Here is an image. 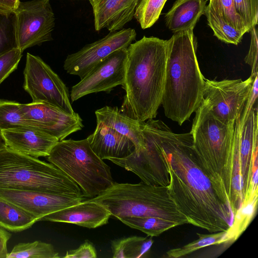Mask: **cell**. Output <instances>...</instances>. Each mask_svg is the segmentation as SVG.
<instances>
[{
  "mask_svg": "<svg viewBox=\"0 0 258 258\" xmlns=\"http://www.w3.org/2000/svg\"><path fill=\"white\" fill-rule=\"evenodd\" d=\"M165 161L168 193L189 224L210 233L227 231L234 216L206 174L190 133L176 134L162 120L150 119L142 126Z\"/></svg>",
  "mask_w": 258,
  "mask_h": 258,
  "instance_id": "6da1fadb",
  "label": "cell"
},
{
  "mask_svg": "<svg viewBox=\"0 0 258 258\" xmlns=\"http://www.w3.org/2000/svg\"><path fill=\"white\" fill-rule=\"evenodd\" d=\"M167 49V40L155 37L144 36L127 47L121 112L141 121L156 117L163 94Z\"/></svg>",
  "mask_w": 258,
  "mask_h": 258,
  "instance_id": "7a4b0ae2",
  "label": "cell"
},
{
  "mask_svg": "<svg viewBox=\"0 0 258 258\" xmlns=\"http://www.w3.org/2000/svg\"><path fill=\"white\" fill-rule=\"evenodd\" d=\"M194 29L174 33L168 41L161 104L165 116L181 125L201 104L205 78L196 55Z\"/></svg>",
  "mask_w": 258,
  "mask_h": 258,
  "instance_id": "3957f363",
  "label": "cell"
},
{
  "mask_svg": "<svg viewBox=\"0 0 258 258\" xmlns=\"http://www.w3.org/2000/svg\"><path fill=\"white\" fill-rule=\"evenodd\" d=\"M97 203L119 220L125 217L152 216L177 223L179 226L189 221L169 196L168 186L139 183L112 185L98 196L87 200Z\"/></svg>",
  "mask_w": 258,
  "mask_h": 258,
  "instance_id": "277c9868",
  "label": "cell"
},
{
  "mask_svg": "<svg viewBox=\"0 0 258 258\" xmlns=\"http://www.w3.org/2000/svg\"><path fill=\"white\" fill-rule=\"evenodd\" d=\"M0 189L83 197L78 185L52 163L8 147L0 150Z\"/></svg>",
  "mask_w": 258,
  "mask_h": 258,
  "instance_id": "5b68a950",
  "label": "cell"
},
{
  "mask_svg": "<svg viewBox=\"0 0 258 258\" xmlns=\"http://www.w3.org/2000/svg\"><path fill=\"white\" fill-rule=\"evenodd\" d=\"M46 158L78 185L85 198L98 196L114 182L110 167L94 153L87 138L59 141Z\"/></svg>",
  "mask_w": 258,
  "mask_h": 258,
  "instance_id": "8992f818",
  "label": "cell"
},
{
  "mask_svg": "<svg viewBox=\"0 0 258 258\" xmlns=\"http://www.w3.org/2000/svg\"><path fill=\"white\" fill-rule=\"evenodd\" d=\"M13 26L16 46L22 52L52 40L55 17L50 0L20 2L13 14Z\"/></svg>",
  "mask_w": 258,
  "mask_h": 258,
  "instance_id": "52a82bcc",
  "label": "cell"
},
{
  "mask_svg": "<svg viewBox=\"0 0 258 258\" xmlns=\"http://www.w3.org/2000/svg\"><path fill=\"white\" fill-rule=\"evenodd\" d=\"M23 88L32 102L48 103L74 114L68 88L59 77L40 57L26 54Z\"/></svg>",
  "mask_w": 258,
  "mask_h": 258,
  "instance_id": "ba28073f",
  "label": "cell"
},
{
  "mask_svg": "<svg viewBox=\"0 0 258 258\" xmlns=\"http://www.w3.org/2000/svg\"><path fill=\"white\" fill-rule=\"evenodd\" d=\"M210 80L205 79L203 99L223 121L233 123L241 113L250 94L253 79Z\"/></svg>",
  "mask_w": 258,
  "mask_h": 258,
  "instance_id": "9c48e42d",
  "label": "cell"
},
{
  "mask_svg": "<svg viewBox=\"0 0 258 258\" xmlns=\"http://www.w3.org/2000/svg\"><path fill=\"white\" fill-rule=\"evenodd\" d=\"M136 35L135 30L131 28L110 32L105 37L68 55L63 68L68 74L78 76L81 80L112 53L127 48Z\"/></svg>",
  "mask_w": 258,
  "mask_h": 258,
  "instance_id": "30bf717a",
  "label": "cell"
},
{
  "mask_svg": "<svg viewBox=\"0 0 258 258\" xmlns=\"http://www.w3.org/2000/svg\"><path fill=\"white\" fill-rule=\"evenodd\" d=\"M20 113L26 125L52 136L58 141L81 130L83 120L76 112L70 114L59 107L41 102L21 104Z\"/></svg>",
  "mask_w": 258,
  "mask_h": 258,
  "instance_id": "8fae6325",
  "label": "cell"
},
{
  "mask_svg": "<svg viewBox=\"0 0 258 258\" xmlns=\"http://www.w3.org/2000/svg\"><path fill=\"white\" fill-rule=\"evenodd\" d=\"M127 48L118 49L100 62L84 78L73 86L70 94L72 102L90 94L109 92L123 85Z\"/></svg>",
  "mask_w": 258,
  "mask_h": 258,
  "instance_id": "7c38bea8",
  "label": "cell"
},
{
  "mask_svg": "<svg viewBox=\"0 0 258 258\" xmlns=\"http://www.w3.org/2000/svg\"><path fill=\"white\" fill-rule=\"evenodd\" d=\"M256 108H243L234 124V143L239 154L243 198L248 191L253 174V164L257 159L258 117Z\"/></svg>",
  "mask_w": 258,
  "mask_h": 258,
  "instance_id": "4fadbf2b",
  "label": "cell"
},
{
  "mask_svg": "<svg viewBox=\"0 0 258 258\" xmlns=\"http://www.w3.org/2000/svg\"><path fill=\"white\" fill-rule=\"evenodd\" d=\"M144 138L145 147L142 150H134L124 158L108 160L133 172L146 184L167 186L170 178L165 161L154 143L145 137Z\"/></svg>",
  "mask_w": 258,
  "mask_h": 258,
  "instance_id": "5bb4252c",
  "label": "cell"
},
{
  "mask_svg": "<svg viewBox=\"0 0 258 258\" xmlns=\"http://www.w3.org/2000/svg\"><path fill=\"white\" fill-rule=\"evenodd\" d=\"M0 197L32 214L38 221L47 215L78 204L85 199L84 197L74 195L1 189Z\"/></svg>",
  "mask_w": 258,
  "mask_h": 258,
  "instance_id": "9a60e30c",
  "label": "cell"
},
{
  "mask_svg": "<svg viewBox=\"0 0 258 258\" xmlns=\"http://www.w3.org/2000/svg\"><path fill=\"white\" fill-rule=\"evenodd\" d=\"M1 132L8 147L36 158L47 157L59 141L56 138L29 125Z\"/></svg>",
  "mask_w": 258,
  "mask_h": 258,
  "instance_id": "2e32d148",
  "label": "cell"
},
{
  "mask_svg": "<svg viewBox=\"0 0 258 258\" xmlns=\"http://www.w3.org/2000/svg\"><path fill=\"white\" fill-rule=\"evenodd\" d=\"M93 9L95 29L110 32L123 29L134 17L140 0H89Z\"/></svg>",
  "mask_w": 258,
  "mask_h": 258,
  "instance_id": "e0dca14e",
  "label": "cell"
},
{
  "mask_svg": "<svg viewBox=\"0 0 258 258\" xmlns=\"http://www.w3.org/2000/svg\"><path fill=\"white\" fill-rule=\"evenodd\" d=\"M111 216L109 212L100 204L85 200L47 215L39 221L71 223L91 229L107 224Z\"/></svg>",
  "mask_w": 258,
  "mask_h": 258,
  "instance_id": "ac0fdd59",
  "label": "cell"
},
{
  "mask_svg": "<svg viewBox=\"0 0 258 258\" xmlns=\"http://www.w3.org/2000/svg\"><path fill=\"white\" fill-rule=\"evenodd\" d=\"M87 139L92 150L102 160L124 158L135 149L127 137L100 124H97L94 132Z\"/></svg>",
  "mask_w": 258,
  "mask_h": 258,
  "instance_id": "d6986e66",
  "label": "cell"
},
{
  "mask_svg": "<svg viewBox=\"0 0 258 258\" xmlns=\"http://www.w3.org/2000/svg\"><path fill=\"white\" fill-rule=\"evenodd\" d=\"M97 124H100L112 129L127 137L134 144L136 151L145 147V138L142 131L144 121L132 118L117 107L106 106L95 112Z\"/></svg>",
  "mask_w": 258,
  "mask_h": 258,
  "instance_id": "ffe728a7",
  "label": "cell"
},
{
  "mask_svg": "<svg viewBox=\"0 0 258 258\" xmlns=\"http://www.w3.org/2000/svg\"><path fill=\"white\" fill-rule=\"evenodd\" d=\"M205 0H176L165 15L168 28L174 33L194 29L207 7Z\"/></svg>",
  "mask_w": 258,
  "mask_h": 258,
  "instance_id": "44dd1931",
  "label": "cell"
},
{
  "mask_svg": "<svg viewBox=\"0 0 258 258\" xmlns=\"http://www.w3.org/2000/svg\"><path fill=\"white\" fill-rule=\"evenodd\" d=\"M38 219L23 208L0 197V226L20 232L31 227Z\"/></svg>",
  "mask_w": 258,
  "mask_h": 258,
  "instance_id": "7402d4cb",
  "label": "cell"
},
{
  "mask_svg": "<svg viewBox=\"0 0 258 258\" xmlns=\"http://www.w3.org/2000/svg\"><path fill=\"white\" fill-rule=\"evenodd\" d=\"M154 242L152 236H132L112 240L111 248L114 258L146 257Z\"/></svg>",
  "mask_w": 258,
  "mask_h": 258,
  "instance_id": "603a6c76",
  "label": "cell"
},
{
  "mask_svg": "<svg viewBox=\"0 0 258 258\" xmlns=\"http://www.w3.org/2000/svg\"><path fill=\"white\" fill-rule=\"evenodd\" d=\"M258 192L243 199L241 206L235 214L232 223L226 231L223 244L234 242L246 229L255 214Z\"/></svg>",
  "mask_w": 258,
  "mask_h": 258,
  "instance_id": "cb8c5ba5",
  "label": "cell"
},
{
  "mask_svg": "<svg viewBox=\"0 0 258 258\" xmlns=\"http://www.w3.org/2000/svg\"><path fill=\"white\" fill-rule=\"evenodd\" d=\"M204 15L208 24L212 29L214 35L221 41L229 44L237 45L245 32L237 29L207 6Z\"/></svg>",
  "mask_w": 258,
  "mask_h": 258,
  "instance_id": "d4e9b609",
  "label": "cell"
},
{
  "mask_svg": "<svg viewBox=\"0 0 258 258\" xmlns=\"http://www.w3.org/2000/svg\"><path fill=\"white\" fill-rule=\"evenodd\" d=\"M119 220L130 227L152 237L158 236L163 232L179 226L177 223L152 216H130L120 218Z\"/></svg>",
  "mask_w": 258,
  "mask_h": 258,
  "instance_id": "484cf974",
  "label": "cell"
},
{
  "mask_svg": "<svg viewBox=\"0 0 258 258\" xmlns=\"http://www.w3.org/2000/svg\"><path fill=\"white\" fill-rule=\"evenodd\" d=\"M58 258V253L50 243L35 241L16 245L7 258Z\"/></svg>",
  "mask_w": 258,
  "mask_h": 258,
  "instance_id": "4316f807",
  "label": "cell"
},
{
  "mask_svg": "<svg viewBox=\"0 0 258 258\" xmlns=\"http://www.w3.org/2000/svg\"><path fill=\"white\" fill-rule=\"evenodd\" d=\"M226 231L214 234H204L197 233L198 238L183 246L169 249L166 252L167 257L178 258L196 251L204 247L223 244Z\"/></svg>",
  "mask_w": 258,
  "mask_h": 258,
  "instance_id": "83f0119b",
  "label": "cell"
},
{
  "mask_svg": "<svg viewBox=\"0 0 258 258\" xmlns=\"http://www.w3.org/2000/svg\"><path fill=\"white\" fill-rule=\"evenodd\" d=\"M167 0H140L134 17L143 29L152 26L158 20Z\"/></svg>",
  "mask_w": 258,
  "mask_h": 258,
  "instance_id": "f1b7e54d",
  "label": "cell"
},
{
  "mask_svg": "<svg viewBox=\"0 0 258 258\" xmlns=\"http://www.w3.org/2000/svg\"><path fill=\"white\" fill-rule=\"evenodd\" d=\"M21 104L0 100V131L26 125L20 113Z\"/></svg>",
  "mask_w": 258,
  "mask_h": 258,
  "instance_id": "f546056e",
  "label": "cell"
},
{
  "mask_svg": "<svg viewBox=\"0 0 258 258\" xmlns=\"http://www.w3.org/2000/svg\"><path fill=\"white\" fill-rule=\"evenodd\" d=\"M208 5L215 12L235 28L245 33L250 31L248 26L237 14L233 0H210Z\"/></svg>",
  "mask_w": 258,
  "mask_h": 258,
  "instance_id": "4dcf8cb0",
  "label": "cell"
},
{
  "mask_svg": "<svg viewBox=\"0 0 258 258\" xmlns=\"http://www.w3.org/2000/svg\"><path fill=\"white\" fill-rule=\"evenodd\" d=\"M237 14L250 30L257 24L258 0H233Z\"/></svg>",
  "mask_w": 258,
  "mask_h": 258,
  "instance_id": "1f68e13d",
  "label": "cell"
},
{
  "mask_svg": "<svg viewBox=\"0 0 258 258\" xmlns=\"http://www.w3.org/2000/svg\"><path fill=\"white\" fill-rule=\"evenodd\" d=\"M16 47L13 26V14H0V55Z\"/></svg>",
  "mask_w": 258,
  "mask_h": 258,
  "instance_id": "d6a6232c",
  "label": "cell"
},
{
  "mask_svg": "<svg viewBox=\"0 0 258 258\" xmlns=\"http://www.w3.org/2000/svg\"><path fill=\"white\" fill-rule=\"evenodd\" d=\"M22 56L17 47L0 55V84L17 69Z\"/></svg>",
  "mask_w": 258,
  "mask_h": 258,
  "instance_id": "836d02e7",
  "label": "cell"
},
{
  "mask_svg": "<svg viewBox=\"0 0 258 258\" xmlns=\"http://www.w3.org/2000/svg\"><path fill=\"white\" fill-rule=\"evenodd\" d=\"M251 40L249 51L246 55L244 61L250 66L251 69V76L255 77L257 73V50L258 39L257 32L255 27H252L250 31Z\"/></svg>",
  "mask_w": 258,
  "mask_h": 258,
  "instance_id": "e575fe53",
  "label": "cell"
},
{
  "mask_svg": "<svg viewBox=\"0 0 258 258\" xmlns=\"http://www.w3.org/2000/svg\"><path fill=\"white\" fill-rule=\"evenodd\" d=\"M97 252L93 244L86 240L78 248L67 251L65 258H96Z\"/></svg>",
  "mask_w": 258,
  "mask_h": 258,
  "instance_id": "d590c367",
  "label": "cell"
},
{
  "mask_svg": "<svg viewBox=\"0 0 258 258\" xmlns=\"http://www.w3.org/2000/svg\"><path fill=\"white\" fill-rule=\"evenodd\" d=\"M20 0H0V14L10 16L17 9Z\"/></svg>",
  "mask_w": 258,
  "mask_h": 258,
  "instance_id": "8d00e7d4",
  "label": "cell"
},
{
  "mask_svg": "<svg viewBox=\"0 0 258 258\" xmlns=\"http://www.w3.org/2000/svg\"><path fill=\"white\" fill-rule=\"evenodd\" d=\"M11 236L7 230L0 226V258H7V242Z\"/></svg>",
  "mask_w": 258,
  "mask_h": 258,
  "instance_id": "74e56055",
  "label": "cell"
},
{
  "mask_svg": "<svg viewBox=\"0 0 258 258\" xmlns=\"http://www.w3.org/2000/svg\"><path fill=\"white\" fill-rule=\"evenodd\" d=\"M7 146L5 139L0 131V150L6 148Z\"/></svg>",
  "mask_w": 258,
  "mask_h": 258,
  "instance_id": "f35d334b",
  "label": "cell"
}]
</instances>
